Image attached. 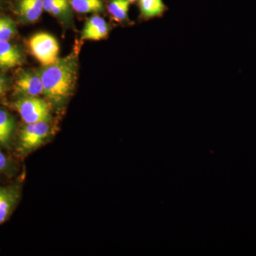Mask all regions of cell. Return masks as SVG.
<instances>
[{
  "label": "cell",
  "mask_w": 256,
  "mask_h": 256,
  "mask_svg": "<svg viewBox=\"0 0 256 256\" xmlns=\"http://www.w3.org/2000/svg\"><path fill=\"white\" fill-rule=\"evenodd\" d=\"M8 165V159L6 156L0 151V171H3L6 169Z\"/></svg>",
  "instance_id": "obj_17"
},
{
  "label": "cell",
  "mask_w": 256,
  "mask_h": 256,
  "mask_svg": "<svg viewBox=\"0 0 256 256\" xmlns=\"http://www.w3.org/2000/svg\"><path fill=\"white\" fill-rule=\"evenodd\" d=\"M28 46L32 55L43 66L52 65L60 58L58 42L50 34L41 32L33 35Z\"/></svg>",
  "instance_id": "obj_2"
},
{
  "label": "cell",
  "mask_w": 256,
  "mask_h": 256,
  "mask_svg": "<svg viewBox=\"0 0 256 256\" xmlns=\"http://www.w3.org/2000/svg\"><path fill=\"white\" fill-rule=\"evenodd\" d=\"M4 86V80L2 78H0V88L3 89Z\"/></svg>",
  "instance_id": "obj_18"
},
{
  "label": "cell",
  "mask_w": 256,
  "mask_h": 256,
  "mask_svg": "<svg viewBox=\"0 0 256 256\" xmlns=\"http://www.w3.org/2000/svg\"><path fill=\"white\" fill-rule=\"evenodd\" d=\"M42 1H43L44 10L48 12L54 5L58 4L63 0H42Z\"/></svg>",
  "instance_id": "obj_16"
},
{
  "label": "cell",
  "mask_w": 256,
  "mask_h": 256,
  "mask_svg": "<svg viewBox=\"0 0 256 256\" xmlns=\"http://www.w3.org/2000/svg\"><path fill=\"white\" fill-rule=\"evenodd\" d=\"M128 2H129L130 3L131 2H134L138 1V0H128Z\"/></svg>",
  "instance_id": "obj_19"
},
{
  "label": "cell",
  "mask_w": 256,
  "mask_h": 256,
  "mask_svg": "<svg viewBox=\"0 0 256 256\" xmlns=\"http://www.w3.org/2000/svg\"><path fill=\"white\" fill-rule=\"evenodd\" d=\"M129 6L128 0H110L108 4V11L114 22L124 23L128 20Z\"/></svg>",
  "instance_id": "obj_11"
},
{
  "label": "cell",
  "mask_w": 256,
  "mask_h": 256,
  "mask_svg": "<svg viewBox=\"0 0 256 256\" xmlns=\"http://www.w3.org/2000/svg\"><path fill=\"white\" fill-rule=\"evenodd\" d=\"M22 56L16 46L8 42L0 41V68H14L21 65Z\"/></svg>",
  "instance_id": "obj_7"
},
{
  "label": "cell",
  "mask_w": 256,
  "mask_h": 256,
  "mask_svg": "<svg viewBox=\"0 0 256 256\" xmlns=\"http://www.w3.org/2000/svg\"><path fill=\"white\" fill-rule=\"evenodd\" d=\"M16 90L24 96H38L43 94V84L40 74L26 72L20 74L15 82Z\"/></svg>",
  "instance_id": "obj_5"
},
{
  "label": "cell",
  "mask_w": 256,
  "mask_h": 256,
  "mask_svg": "<svg viewBox=\"0 0 256 256\" xmlns=\"http://www.w3.org/2000/svg\"><path fill=\"white\" fill-rule=\"evenodd\" d=\"M18 197L15 190L10 188H0V224L4 223L10 216Z\"/></svg>",
  "instance_id": "obj_10"
},
{
  "label": "cell",
  "mask_w": 256,
  "mask_h": 256,
  "mask_svg": "<svg viewBox=\"0 0 256 256\" xmlns=\"http://www.w3.org/2000/svg\"><path fill=\"white\" fill-rule=\"evenodd\" d=\"M70 6L80 14L99 12L104 9L102 0H70Z\"/></svg>",
  "instance_id": "obj_13"
},
{
  "label": "cell",
  "mask_w": 256,
  "mask_h": 256,
  "mask_svg": "<svg viewBox=\"0 0 256 256\" xmlns=\"http://www.w3.org/2000/svg\"><path fill=\"white\" fill-rule=\"evenodd\" d=\"M44 10L42 0H20L18 12L28 22H35L40 18Z\"/></svg>",
  "instance_id": "obj_8"
},
{
  "label": "cell",
  "mask_w": 256,
  "mask_h": 256,
  "mask_svg": "<svg viewBox=\"0 0 256 256\" xmlns=\"http://www.w3.org/2000/svg\"><path fill=\"white\" fill-rule=\"evenodd\" d=\"M43 94L56 104L68 98L73 92L77 77L76 58L70 54L44 66L41 72Z\"/></svg>",
  "instance_id": "obj_1"
},
{
  "label": "cell",
  "mask_w": 256,
  "mask_h": 256,
  "mask_svg": "<svg viewBox=\"0 0 256 256\" xmlns=\"http://www.w3.org/2000/svg\"><path fill=\"white\" fill-rule=\"evenodd\" d=\"M69 5H70V2H69L68 0H63L58 4L54 5L48 12L54 15L55 16H62L64 13H65L68 10Z\"/></svg>",
  "instance_id": "obj_15"
},
{
  "label": "cell",
  "mask_w": 256,
  "mask_h": 256,
  "mask_svg": "<svg viewBox=\"0 0 256 256\" xmlns=\"http://www.w3.org/2000/svg\"><path fill=\"white\" fill-rule=\"evenodd\" d=\"M23 120L28 124L48 122L50 120V108L48 104L37 96H24L14 104Z\"/></svg>",
  "instance_id": "obj_3"
},
{
  "label": "cell",
  "mask_w": 256,
  "mask_h": 256,
  "mask_svg": "<svg viewBox=\"0 0 256 256\" xmlns=\"http://www.w3.org/2000/svg\"><path fill=\"white\" fill-rule=\"evenodd\" d=\"M50 126L47 122L28 124L20 134V142L24 149H34L41 146L50 134Z\"/></svg>",
  "instance_id": "obj_4"
},
{
  "label": "cell",
  "mask_w": 256,
  "mask_h": 256,
  "mask_svg": "<svg viewBox=\"0 0 256 256\" xmlns=\"http://www.w3.org/2000/svg\"><path fill=\"white\" fill-rule=\"evenodd\" d=\"M16 32L14 22L8 18H0V41L9 42Z\"/></svg>",
  "instance_id": "obj_14"
},
{
  "label": "cell",
  "mask_w": 256,
  "mask_h": 256,
  "mask_svg": "<svg viewBox=\"0 0 256 256\" xmlns=\"http://www.w3.org/2000/svg\"><path fill=\"white\" fill-rule=\"evenodd\" d=\"M14 129L13 118L6 110L0 109V144H8Z\"/></svg>",
  "instance_id": "obj_12"
},
{
  "label": "cell",
  "mask_w": 256,
  "mask_h": 256,
  "mask_svg": "<svg viewBox=\"0 0 256 256\" xmlns=\"http://www.w3.org/2000/svg\"><path fill=\"white\" fill-rule=\"evenodd\" d=\"M110 28L104 18L94 15L86 22L82 31V38L88 41H100L108 36Z\"/></svg>",
  "instance_id": "obj_6"
},
{
  "label": "cell",
  "mask_w": 256,
  "mask_h": 256,
  "mask_svg": "<svg viewBox=\"0 0 256 256\" xmlns=\"http://www.w3.org/2000/svg\"><path fill=\"white\" fill-rule=\"evenodd\" d=\"M140 18L142 20H151L161 18L166 10L162 0H139Z\"/></svg>",
  "instance_id": "obj_9"
},
{
  "label": "cell",
  "mask_w": 256,
  "mask_h": 256,
  "mask_svg": "<svg viewBox=\"0 0 256 256\" xmlns=\"http://www.w3.org/2000/svg\"><path fill=\"white\" fill-rule=\"evenodd\" d=\"M2 92H3V89L0 88V94H1Z\"/></svg>",
  "instance_id": "obj_20"
}]
</instances>
